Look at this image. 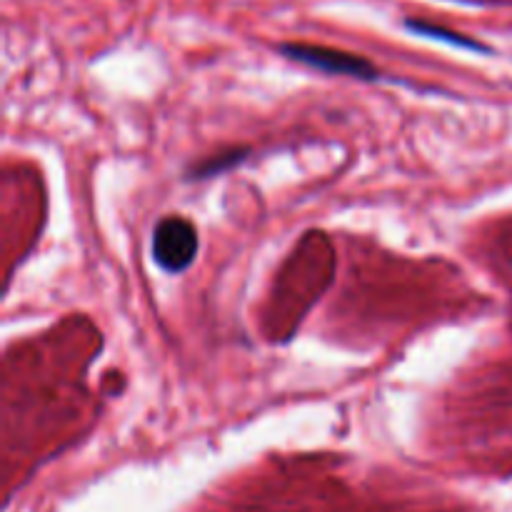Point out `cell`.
Here are the masks:
<instances>
[{
    "label": "cell",
    "instance_id": "1",
    "mask_svg": "<svg viewBox=\"0 0 512 512\" xmlns=\"http://www.w3.org/2000/svg\"><path fill=\"white\" fill-rule=\"evenodd\" d=\"M153 258L165 273H185L195 263L200 238L195 225L183 215H165L153 228Z\"/></svg>",
    "mask_w": 512,
    "mask_h": 512
},
{
    "label": "cell",
    "instance_id": "3",
    "mask_svg": "<svg viewBox=\"0 0 512 512\" xmlns=\"http://www.w3.org/2000/svg\"><path fill=\"white\" fill-rule=\"evenodd\" d=\"M403 25H405V30H410L413 35H420V38L438 40V43L453 45V48L473 50V53H488V48H485L483 43H478L475 38H470V35L458 33V30H450V28H445V25L430 23V20L408 18Z\"/></svg>",
    "mask_w": 512,
    "mask_h": 512
},
{
    "label": "cell",
    "instance_id": "2",
    "mask_svg": "<svg viewBox=\"0 0 512 512\" xmlns=\"http://www.w3.org/2000/svg\"><path fill=\"white\" fill-rule=\"evenodd\" d=\"M283 58L293 63L308 65V68L320 70L328 75H345V78L365 80L373 83L380 78V70L363 55L348 53V50L328 48V45H310V43H283L278 48Z\"/></svg>",
    "mask_w": 512,
    "mask_h": 512
},
{
    "label": "cell",
    "instance_id": "4",
    "mask_svg": "<svg viewBox=\"0 0 512 512\" xmlns=\"http://www.w3.org/2000/svg\"><path fill=\"white\" fill-rule=\"evenodd\" d=\"M250 155L248 148H225L218 150V153L208 155L200 163H195L193 168L188 170V180H208L215 178V175H223L228 170L238 168L240 163H245Z\"/></svg>",
    "mask_w": 512,
    "mask_h": 512
}]
</instances>
